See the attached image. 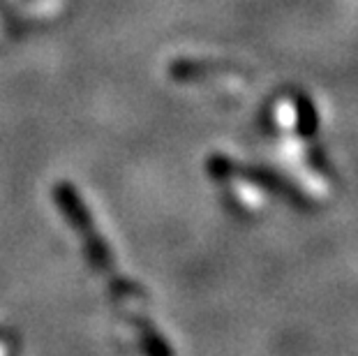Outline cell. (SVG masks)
<instances>
[{
    "label": "cell",
    "mask_w": 358,
    "mask_h": 356,
    "mask_svg": "<svg viewBox=\"0 0 358 356\" xmlns=\"http://www.w3.org/2000/svg\"><path fill=\"white\" fill-rule=\"evenodd\" d=\"M0 37H3V24H0Z\"/></svg>",
    "instance_id": "1"
}]
</instances>
